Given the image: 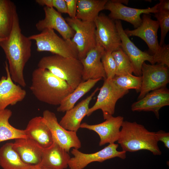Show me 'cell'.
<instances>
[{
    "label": "cell",
    "instance_id": "obj_1",
    "mask_svg": "<svg viewBox=\"0 0 169 169\" xmlns=\"http://www.w3.org/2000/svg\"><path fill=\"white\" fill-rule=\"evenodd\" d=\"M32 44L31 40L22 32L16 11L10 34L0 42V47L3 50L8 61L12 80L23 87L26 85L23 72L25 65L31 55Z\"/></svg>",
    "mask_w": 169,
    "mask_h": 169
},
{
    "label": "cell",
    "instance_id": "obj_2",
    "mask_svg": "<svg viewBox=\"0 0 169 169\" xmlns=\"http://www.w3.org/2000/svg\"><path fill=\"white\" fill-rule=\"evenodd\" d=\"M30 89L38 100L54 105H59L74 90L65 81L39 68L32 73Z\"/></svg>",
    "mask_w": 169,
    "mask_h": 169
},
{
    "label": "cell",
    "instance_id": "obj_3",
    "mask_svg": "<svg viewBox=\"0 0 169 169\" xmlns=\"http://www.w3.org/2000/svg\"><path fill=\"white\" fill-rule=\"evenodd\" d=\"M117 141L122 150L134 152L142 150L150 151L154 155H161L156 132H151L136 122L124 121Z\"/></svg>",
    "mask_w": 169,
    "mask_h": 169
},
{
    "label": "cell",
    "instance_id": "obj_4",
    "mask_svg": "<svg viewBox=\"0 0 169 169\" xmlns=\"http://www.w3.org/2000/svg\"><path fill=\"white\" fill-rule=\"evenodd\" d=\"M38 66L65 81L74 90L82 81L83 66L78 58L55 54L45 56L40 60Z\"/></svg>",
    "mask_w": 169,
    "mask_h": 169
},
{
    "label": "cell",
    "instance_id": "obj_5",
    "mask_svg": "<svg viewBox=\"0 0 169 169\" xmlns=\"http://www.w3.org/2000/svg\"><path fill=\"white\" fill-rule=\"evenodd\" d=\"M141 25L133 30H124L125 34L130 36L138 37L147 45L154 56L156 63L169 67V45L164 44L160 46L157 38V32L159 27L158 22L152 19L148 14H144Z\"/></svg>",
    "mask_w": 169,
    "mask_h": 169
},
{
    "label": "cell",
    "instance_id": "obj_6",
    "mask_svg": "<svg viewBox=\"0 0 169 169\" xmlns=\"http://www.w3.org/2000/svg\"><path fill=\"white\" fill-rule=\"evenodd\" d=\"M28 37L35 41L38 52H49L64 57L78 59L77 48L71 40L60 37L52 29H44L40 33Z\"/></svg>",
    "mask_w": 169,
    "mask_h": 169
},
{
    "label": "cell",
    "instance_id": "obj_7",
    "mask_svg": "<svg viewBox=\"0 0 169 169\" xmlns=\"http://www.w3.org/2000/svg\"><path fill=\"white\" fill-rule=\"evenodd\" d=\"M65 19L75 32L71 40L76 47L78 58L81 60L97 45L95 23L94 22L83 21L76 18L68 17Z\"/></svg>",
    "mask_w": 169,
    "mask_h": 169
},
{
    "label": "cell",
    "instance_id": "obj_8",
    "mask_svg": "<svg viewBox=\"0 0 169 169\" xmlns=\"http://www.w3.org/2000/svg\"><path fill=\"white\" fill-rule=\"evenodd\" d=\"M94 105L89 110L86 115L89 116L94 111L101 110L104 120L112 116L117 101L127 94L129 90H123L117 86L112 79H106Z\"/></svg>",
    "mask_w": 169,
    "mask_h": 169
},
{
    "label": "cell",
    "instance_id": "obj_9",
    "mask_svg": "<svg viewBox=\"0 0 169 169\" xmlns=\"http://www.w3.org/2000/svg\"><path fill=\"white\" fill-rule=\"evenodd\" d=\"M118 144H109L100 150L92 153L86 154L73 148L71 153L73 157H71L68 164L70 169H83L89 164L95 161L102 162L107 160L115 157L125 159L126 157V152L118 151Z\"/></svg>",
    "mask_w": 169,
    "mask_h": 169
},
{
    "label": "cell",
    "instance_id": "obj_10",
    "mask_svg": "<svg viewBox=\"0 0 169 169\" xmlns=\"http://www.w3.org/2000/svg\"><path fill=\"white\" fill-rule=\"evenodd\" d=\"M168 68L165 65L144 62L141 68V83L138 100L152 91L166 87L169 82Z\"/></svg>",
    "mask_w": 169,
    "mask_h": 169
},
{
    "label": "cell",
    "instance_id": "obj_11",
    "mask_svg": "<svg viewBox=\"0 0 169 169\" xmlns=\"http://www.w3.org/2000/svg\"><path fill=\"white\" fill-rule=\"evenodd\" d=\"M94 22L97 44L103 47L105 51L111 53L121 48V39L115 20L101 13Z\"/></svg>",
    "mask_w": 169,
    "mask_h": 169
},
{
    "label": "cell",
    "instance_id": "obj_12",
    "mask_svg": "<svg viewBox=\"0 0 169 169\" xmlns=\"http://www.w3.org/2000/svg\"><path fill=\"white\" fill-rule=\"evenodd\" d=\"M128 0H108L104 8V10L109 11L110 13L108 17L114 20H122L132 24L136 28L141 24L142 21L141 18V14H148L157 12L156 4L153 7L145 9L132 8L123 4H127Z\"/></svg>",
    "mask_w": 169,
    "mask_h": 169
},
{
    "label": "cell",
    "instance_id": "obj_13",
    "mask_svg": "<svg viewBox=\"0 0 169 169\" xmlns=\"http://www.w3.org/2000/svg\"><path fill=\"white\" fill-rule=\"evenodd\" d=\"M43 115L51 131L54 141L68 152L72 148L79 149L81 147V142L77 132L68 131L61 126L54 113L46 110L43 112Z\"/></svg>",
    "mask_w": 169,
    "mask_h": 169
},
{
    "label": "cell",
    "instance_id": "obj_14",
    "mask_svg": "<svg viewBox=\"0 0 169 169\" xmlns=\"http://www.w3.org/2000/svg\"><path fill=\"white\" fill-rule=\"evenodd\" d=\"M115 22L121 39V47L131 62L134 74L136 76H141L142 66L145 61H149L151 64L156 63L154 56L142 51L135 45L125 33L120 20H115Z\"/></svg>",
    "mask_w": 169,
    "mask_h": 169
},
{
    "label": "cell",
    "instance_id": "obj_15",
    "mask_svg": "<svg viewBox=\"0 0 169 169\" xmlns=\"http://www.w3.org/2000/svg\"><path fill=\"white\" fill-rule=\"evenodd\" d=\"M100 124L89 125L84 122L81 124L80 128L94 131L100 138V146L107 144L114 143L117 141L120 136V128L124 118L120 116H111Z\"/></svg>",
    "mask_w": 169,
    "mask_h": 169
},
{
    "label": "cell",
    "instance_id": "obj_16",
    "mask_svg": "<svg viewBox=\"0 0 169 169\" xmlns=\"http://www.w3.org/2000/svg\"><path fill=\"white\" fill-rule=\"evenodd\" d=\"M169 105V90L165 87L148 93L133 103L131 110L133 111H152L159 119L160 109Z\"/></svg>",
    "mask_w": 169,
    "mask_h": 169
},
{
    "label": "cell",
    "instance_id": "obj_17",
    "mask_svg": "<svg viewBox=\"0 0 169 169\" xmlns=\"http://www.w3.org/2000/svg\"><path fill=\"white\" fill-rule=\"evenodd\" d=\"M5 66L7 76H2L0 79V110L22 101L26 95V91L12 80L7 61Z\"/></svg>",
    "mask_w": 169,
    "mask_h": 169
},
{
    "label": "cell",
    "instance_id": "obj_18",
    "mask_svg": "<svg viewBox=\"0 0 169 169\" xmlns=\"http://www.w3.org/2000/svg\"><path fill=\"white\" fill-rule=\"evenodd\" d=\"M45 18L35 25L37 29L41 32L49 28L55 30L66 40H71L75 32L67 23L61 13L53 8L44 6Z\"/></svg>",
    "mask_w": 169,
    "mask_h": 169
},
{
    "label": "cell",
    "instance_id": "obj_19",
    "mask_svg": "<svg viewBox=\"0 0 169 169\" xmlns=\"http://www.w3.org/2000/svg\"><path fill=\"white\" fill-rule=\"evenodd\" d=\"M105 51L103 47L97 44L87 54L84 58L80 60L83 66V81L91 79H106L101 61V57Z\"/></svg>",
    "mask_w": 169,
    "mask_h": 169
},
{
    "label": "cell",
    "instance_id": "obj_20",
    "mask_svg": "<svg viewBox=\"0 0 169 169\" xmlns=\"http://www.w3.org/2000/svg\"><path fill=\"white\" fill-rule=\"evenodd\" d=\"M99 90V87H97L90 96L66 111L59 123L60 125L68 131L77 132L80 128L83 119L86 115L90 101Z\"/></svg>",
    "mask_w": 169,
    "mask_h": 169
},
{
    "label": "cell",
    "instance_id": "obj_21",
    "mask_svg": "<svg viewBox=\"0 0 169 169\" xmlns=\"http://www.w3.org/2000/svg\"><path fill=\"white\" fill-rule=\"evenodd\" d=\"M13 148L25 163L31 165L40 164L44 149L33 140L28 138L15 139Z\"/></svg>",
    "mask_w": 169,
    "mask_h": 169
},
{
    "label": "cell",
    "instance_id": "obj_22",
    "mask_svg": "<svg viewBox=\"0 0 169 169\" xmlns=\"http://www.w3.org/2000/svg\"><path fill=\"white\" fill-rule=\"evenodd\" d=\"M24 130L28 137L35 141L43 149L49 147L54 142L51 131L43 116L32 118Z\"/></svg>",
    "mask_w": 169,
    "mask_h": 169
},
{
    "label": "cell",
    "instance_id": "obj_23",
    "mask_svg": "<svg viewBox=\"0 0 169 169\" xmlns=\"http://www.w3.org/2000/svg\"><path fill=\"white\" fill-rule=\"evenodd\" d=\"M68 153L54 141L50 146L44 149L40 166L50 169H65L71 158Z\"/></svg>",
    "mask_w": 169,
    "mask_h": 169
},
{
    "label": "cell",
    "instance_id": "obj_24",
    "mask_svg": "<svg viewBox=\"0 0 169 169\" xmlns=\"http://www.w3.org/2000/svg\"><path fill=\"white\" fill-rule=\"evenodd\" d=\"M0 166L3 169H33L35 165L24 163L13 148V143H7L0 148Z\"/></svg>",
    "mask_w": 169,
    "mask_h": 169
},
{
    "label": "cell",
    "instance_id": "obj_25",
    "mask_svg": "<svg viewBox=\"0 0 169 169\" xmlns=\"http://www.w3.org/2000/svg\"><path fill=\"white\" fill-rule=\"evenodd\" d=\"M108 0H77L76 18L81 20L94 22L99 13L104 10Z\"/></svg>",
    "mask_w": 169,
    "mask_h": 169
},
{
    "label": "cell",
    "instance_id": "obj_26",
    "mask_svg": "<svg viewBox=\"0 0 169 169\" xmlns=\"http://www.w3.org/2000/svg\"><path fill=\"white\" fill-rule=\"evenodd\" d=\"M12 112L8 109L0 110V143L11 140L28 138L25 130L17 129L11 125L9 119Z\"/></svg>",
    "mask_w": 169,
    "mask_h": 169
},
{
    "label": "cell",
    "instance_id": "obj_27",
    "mask_svg": "<svg viewBox=\"0 0 169 169\" xmlns=\"http://www.w3.org/2000/svg\"><path fill=\"white\" fill-rule=\"evenodd\" d=\"M17 11L14 3L9 0H0V37L6 38L12 30L14 15Z\"/></svg>",
    "mask_w": 169,
    "mask_h": 169
},
{
    "label": "cell",
    "instance_id": "obj_28",
    "mask_svg": "<svg viewBox=\"0 0 169 169\" xmlns=\"http://www.w3.org/2000/svg\"><path fill=\"white\" fill-rule=\"evenodd\" d=\"M101 79H91L84 81H82L74 91L61 102L57 108V111L59 112H64L73 108L76 102Z\"/></svg>",
    "mask_w": 169,
    "mask_h": 169
},
{
    "label": "cell",
    "instance_id": "obj_29",
    "mask_svg": "<svg viewBox=\"0 0 169 169\" xmlns=\"http://www.w3.org/2000/svg\"><path fill=\"white\" fill-rule=\"evenodd\" d=\"M112 54L116 65L115 76L133 73L134 70L131 62L121 47L113 52Z\"/></svg>",
    "mask_w": 169,
    "mask_h": 169
},
{
    "label": "cell",
    "instance_id": "obj_30",
    "mask_svg": "<svg viewBox=\"0 0 169 169\" xmlns=\"http://www.w3.org/2000/svg\"><path fill=\"white\" fill-rule=\"evenodd\" d=\"M113 82L120 88L126 90L134 89L140 92L141 83V77L128 74L115 76L112 79Z\"/></svg>",
    "mask_w": 169,
    "mask_h": 169
},
{
    "label": "cell",
    "instance_id": "obj_31",
    "mask_svg": "<svg viewBox=\"0 0 169 169\" xmlns=\"http://www.w3.org/2000/svg\"><path fill=\"white\" fill-rule=\"evenodd\" d=\"M101 61L106 79H112L115 75L116 65L112 53L105 51L101 57Z\"/></svg>",
    "mask_w": 169,
    "mask_h": 169
},
{
    "label": "cell",
    "instance_id": "obj_32",
    "mask_svg": "<svg viewBox=\"0 0 169 169\" xmlns=\"http://www.w3.org/2000/svg\"><path fill=\"white\" fill-rule=\"evenodd\" d=\"M154 14L161 29V40L159 44L162 47L165 44V38L169 30V12L158 11Z\"/></svg>",
    "mask_w": 169,
    "mask_h": 169
},
{
    "label": "cell",
    "instance_id": "obj_33",
    "mask_svg": "<svg viewBox=\"0 0 169 169\" xmlns=\"http://www.w3.org/2000/svg\"><path fill=\"white\" fill-rule=\"evenodd\" d=\"M36 2L42 6L55 8L60 13H67L65 0H36Z\"/></svg>",
    "mask_w": 169,
    "mask_h": 169
},
{
    "label": "cell",
    "instance_id": "obj_34",
    "mask_svg": "<svg viewBox=\"0 0 169 169\" xmlns=\"http://www.w3.org/2000/svg\"><path fill=\"white\" fill-rule=\"evenodd\" d=\"M67 8V14L71 18H76L77 0H65Z\"/></svg>",
    "mask_w": 169,
    "mask_h": 169
},
{
    "label": "cell",
    "instance_id": "obj_35",
    "mask_svg": "<svg viewBox=\"0 0 169 169\" xmlns=\"http://www.w3.org/2000/svg\"><path fill=\"white\" fill-rule=\"evenodd\" d=\"M157 139L158 141L163 143L164 146L169 148V133L162 130H160L156 132Z\"/></svg>",
    "mask_w": 169,
    "mask_h": 169
},
{
    "label": "cell",
    "instance_id": "obj_36",
    "mask_svg": "<svg viewBox=\"0 0 169 169\" xmlns=\"http://www.w3.org/2000/svg\"><path fill=\"white\" fill-rule=\"evenodd\" d=\"M157 9L158 11L169 12V1L161 0L159 3H157Z\"/></svg>",
    "mask_w": 169,
    "mask_h": 169
},
{
    "label": "cell",
    "instance_id": "obj_37",
    "mask_svg": "<svg viewBox=\"0 0 169 169\" xmlns=\"http://www.w3.org/2000/svg\"><path fill=\"white\" fill-rule=\"evenodd\" d=\"M33 169H50L45 168L41 167L40 166V165H35V167Z\"/></svg>",
    "mask_w": 169,
    "mask_h": 169
},
{
    "label": "cell",
    "instance_id": "obj_38",
    "mask_svg": "<svg viewBox=\"0 0 169 169\" xmlns=\"http://www.w3.org/2000/svg\"><path fill=\"white\" fill-rule=\"evenodd\" d=\"M5 38H3L0 37V42L5 39Z\"/></svg>",
    "mask_w": 169,
    "mask_h": 169
}]
</instances>
